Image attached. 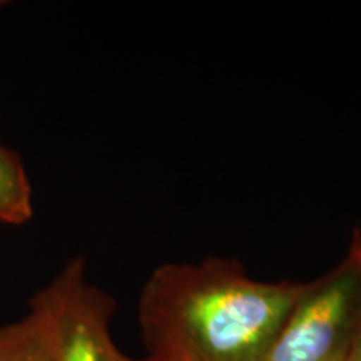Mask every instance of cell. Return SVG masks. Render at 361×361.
<instances>
[{
  "instance_id": "6da1fadb",
  "label": "cell",
  "mask_w": 361,
  "mask_h": 361,
  "mask_svg": "<svg viewBox=\"0 0 361 361\" xmlns=\"http://www.w3.org/2000/svg\"><path fill=\"white\" fill-rule=\"evenodd\" d=\"M301 288L303 283L258 281L234 259L162 264L139 296L149 356L258 361Z\"/></svg>"
},
{
  "instance_id": "7a4b0ae2",
  "label": "cell",
  "mask_w": 361,
  "mask_h": 361,
  "mask_svg": "<svg viewBox=\"0 0 361 361\" xmlns=\"http://www.w3.org/2000/svg\"><path fill=\"white\" fill-rule=\"evenodd\" d=\"M361 331V252L324 276L303 283L301 293L258 361H343Z\"/></svg>"
},
{
  "instance_id": "3957f363",
  "label": "cell",
  "mask_w": 361,
  "mask_h": 361,
  "mask_svg": "<svg viewBox=\"0 0 361 361\" xmlns=\"http://www.w3.org/2000/svg\"><path fill=\"white\" fill-rule=\"evenodd\" d=\"M29 306L44 314L56 361H117L111 336L116 301L87 279L85 261H67Z\"/></svg>"
},
{
  "instance_id": "277c9868",
  "label": "cell",
  "mask_w": 361,
  "mask_h": 361,
  "mask_svg": "<svg viewBox=\"0 0 361 361\" xmlns=\"http://www.w3.org/2000/svg\"><path fill=\"white\" fill-rule=\"evenodd\" d=\"M0 361H56L49 324L39 310L29 306L20 319L0 326Z\"/></svg>"
},
{
  "instance_id": "5b68a950",
  "label": "cell",
  "mask_w": 361,
  "mask_h": 361,
  "mask_svg": "<svg viewBox=\"0 0 361 361\" xmlns=\"http://www.w3.org/2000/svg\"><path fill=\"white\" fill-rule=\"evenodd\" d=\"M34 216L32 186L20 156L0 142V224L20 226Z\"/></svg>"
},
{
  "instance_id": "8992f818",
  "label": "cell",
  "mask_w": 361,
  "mask_h": 361,
  "mask_svg": "<svg viewBox=\"0 0 361 361\" xmlns=\"http://www.w3.org/2000/svg\"><path fill=\"white\" fill-rule=\"evenodd\" d=\"M343 361H361V331Z\"/></svg>"
},
{
  "instance_id": "52a82bcc",
  "label": "cell",
  "mask_w": 361,
  "mask_h": 361,
  "mask_svg": "<svg viewBox=\"0 0 361 361\" xmlns=\"http://www.w3.org/2000/svg\"><path fill=\"white\" fill-rule=\"evenodd\" d=\"M117 361H169V360L154 358V356H147V358H144V360H134V358H130V356L121 353V351H119V355H117Z\"/></svg>"
},
{
  "instance_id": "ba28073f",
  "label": "cell",
  "mask_w": 361,
  "mask_h": 361,
  "mask_svg": "<svg viewBox=\"0 0 361 361\" xmlns=\"http://www.w3.org/2000/svg\"><path fill=\"white\" fill-rule=\"evenodd\" d=\"M351 245H355V246L358 247V250H360V252H361V231H358V233L355 234L353 243H351Z\"/></svg>"
}]
</instances>
